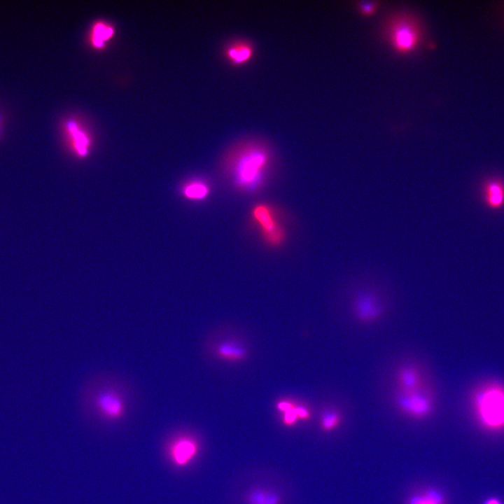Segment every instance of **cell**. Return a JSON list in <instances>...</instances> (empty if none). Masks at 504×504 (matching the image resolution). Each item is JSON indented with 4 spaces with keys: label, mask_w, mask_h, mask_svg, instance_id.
Masks as SVG:
<instances>
[{
    "label": "cell",
    "mask_w": 504,
    "mask_h": 504,
    "mask_svg": "<svg viewBox=\"0 0 504 504\" xmlns=\"http://www.w3.org/2000/svg\"><path fill=\"white\" fill-rule=\"evenodd\" d=\"M79 398L85 410L104 421L115 423L125 417L137 396L136 388L127 377L102 372L85 380Z\"/></svg>",
    "instance_id": "6da1fadb"
},
{
    "label": "cell",
    "mask_w": 504,
    "mask_h": 504,
    "mask_svg": "<svg viewBox=\"0 0 504 504\" xmlns=\"http://www.w3.org/2000/svg\"><path fill=\"white\" fill-rule=\"evenodd\" d=\"M270 156L262 147L247 146L235 154L228 162V172L237 189L252 192L263 185L269 167Z\"/></svg>",
    "instance_id": "7a4b0ae2"
},
{
    "label": "cell",
    "mask_w": 504,
    "mask_h": 504,
    "mask_svg": "<svg viewBox=\"0 0 504 504\" xmlns=\"http://www.w3.org/2000/svg\"><path fill=\"white\" fill-rule=\"evenodd\" d=\"M472 403L484 426L490 428L504 427V385L489 382L479 386L474 392Z\"/></svg>",
    "instance_id": "3957f363"
},
{
    "label": "cell",
    "mask_w": 504,
    "mask_h": 504,
    "mask_svg": "<svg viewBox=\"0 0 504 504\" xmlns=\"http://www.w3.org/2000/svg\"><path fill=\"white\" fill-rule=\"evenodd\" d=\"M251 214L260 226L265 241L271 246L281 245L285 239V231L274 210L269 205L260 203L253 206Z\"/></svg>",
    "instance_id": "277c9868"
},
{
    "label": "cell",
    "mask_w": 504,
    "mask_h": 504,
    "mask_svg": "<svg viewBox=\"0 0 504 504\" xmlns=\"http://www.w3.org/2000/svg\"><path fill=\"white\" fill-rule=\"evenodd\" d=\"M388 35L393 46L402 52L412 50L420 38L419 29L407 17L394 20L389 27Z\"/></svg>",
    "instance_id": "5b68a950"
},
{
    "label": "cell",
    "mask_w": 504,
    "mask_h": 504,
    "mask_svg": "<svg viewBox=\"0 0 504 504\" xmlns=\"http://www.w3.org/2000/svg\"><path fill=\"white\" fill-rule=\"evenodd\" d=\"M395 401L399 410L415 419L427 417L433 409L431 397L422 388L411 393L398 391L395 397Z\"/></svg>",
    "instance_id": "8992f818"
},
{
    "label": "cell",
    "mask_w": 504,
    "mask_h": 504,
    "mask_svg": "<svg viewBox=\"0 0 504 504\" xmlns=\"http://www.w3.org/2000/svg\"><path fill=\"white\" fill-rule=\"evenodd\" d=\"M353 312L358 321L370 323L382 316L384 307L379 295L374 290H364L354 297Z\"/></svg>",
    "instance_id": "52a82bcc"
},
{
    "label": "cell",
    "mask_w": 504,
    "mask_h": 504,
    "mask_svg": "<svg viewBox=\"0 0 504 504\" xmlns=\"http://www.w3.org/2000/svg\"><path fill=\"white\" fill-rule=\"evenodd\" d=\"M198 446L196 441L188 436H180L172 442L169 456L173 463L181 467L188 464L196 456Z\"/></svg>",
    "instance_id": "ba28073f"
},
{
    "label": "cell",
    "mask_w": 504,
    "mask_h": 504,
    "mask_svg": "<svg viewBox=\"0 0 504 504\" xmlns=\"http://www.w3.org/2000/svg\"><path fill=\"white\" fill-rule=\"evenodd\" d=\"M396 378L400 392L411 393L422 388L420 372L413 365L401 366L398 370Z\"/></svg>",
    "instance_id": "9c48e42d"
},
{
    "label": "cell",
    "mask_w": 504,
    "mask_h": 504,
    "mask_svg": "<svg viewBox=\"0 0 504 504\" xmlns=\"http://www.w3.org/2000/svg\"><path fill=\"white\" fill-rule=\"evenodd\" d=\"M483 199L486 206L491 209H499L504 206V182L493 178L488 179L482 188Z\"/></svg>",
    "instance_id": "30bf717a"
},
{
    "label": "cell",
    "mask_w": 504,
    "mask_h": 504,
    "mask_svg": "<svg viewBox=\"0 0 504 504\" xmlns=\"http://www.w3.org/2000/svg\"><path fill=\"white\" fill-rule=\"evenodd\" d=\"M215 353L220 359L227 361H241L246 357L247 351L241 344L232 341H224L215 349Z\"/></svg>",
    "instance_id": "8fae6325"
},
{
    "label": "cell",
    "mask_w": 504,
    "mask_h": 504,
    "mask_svg": "<svg viewBox=\"0 0 504 504\" xmlns=\"http://www.w3.org/2000/svg\"><path fill=\"white\" fill-rule=\"evenodd\" d=\"M281 500L279 493L262 488L253 489L246 496L247 504H281Z\"/></svg>",
    "instance_id": "7c38bea8"
},
{
    "label": "cell",
    "mask_w": 504,
    "mask_h": 504,
    "mask_svg": "<svg viewBox=\"0 0 504 504\" xmlns=\"http://www.w3.org/2000/svg\"><path fill=\"white\" fill-rule=\"evenodd\" d=\"M252 54L251 46L244 43L231 45L226 50V56L234 64L247 62L251 57Z\"/></svg>",
    "instance_id": "4fadbf2b"
},
{
    "label": "cell",
    "mask_w": 504,
    "mask_h": 504,
    "mask_svg": "<svg viewBox=\"0 0 504 504\" xmlns=\"http://www.w3.org/2000/svg\"><path fill=\"white\" fill-rule=\"evenodd\" d=\"M442 493L437 489H430L423 493L412 496L407 504H444Z\"/></svg>",
    "instance_id": "5bb4252c"
},
{
    "label": "cell",
    "mask_w": 504,
    "mask_h": 504,
    "mask_svg": "<svg viewBox=\"0 0 504 504\" xmlns=\"http://www.w3.org/2000/svg\"><path fill=\"white\" fill-rule=\"evenodd\" d=\"M296 407L297 405L286 400L277 402L276 408L284 413L282 421L286 426H293L299 421Z\"/></svg>",
    "instance_id": "9a60e30c"
},
{
    "label": "cell",
    "mask_w": 504,
    "mask_h": 504,
    "mask_svg": "<svg viewBox=\"0 0 504 504\" xmlns=\"http://www.w3.org/2000/svg\"><path fill=\"white\" fill-rule=\"evenodd\" d=\"M209 186L200 181L191 182L183 189L184 195L193 200L204 199L209 195Z\"/></svg>",
    "instance_id": "2e32d148"
},
{
    "label": "cell",
    "mask_w": 504,
    "mask_h": 504,
    "mask_svg": "<svg viewBox=\"0 0 504 504\" xmlns=\"http://www.w3.org/2000/svg\"><path fill=\"white\" fill-rule=\"evenodd\" d=\"M340 422L341 415L334 409H327L321 414L320 425L323 431L328 432L334 430Z\"/></svg>",
    "instance_id": "e0dca14e"
},
{
    "label": "cell",
    "mask_w": 504,
    "mask_h": 504,
    "mask_svg": "<svg viewBox=\"0 0 504 504\" xmlns=\"http://www.w3.org/2000/svg\"><path fill=\"white\" fill-rule=\"evenodd\" d=\"M68 128L71 134L74 135L76 140V146L81 155L85 153V145L88 144V141L83 133H81L74 122H69L67 124Z\"/></svg>",
    "instance_id": "ac0fdd59"
},
{
    "label": "cell",
    "mask_w": 504,
    "mask_h": 504,
    "mask_svg": "<svg viewBox=\"0 0 504 504\" xmlns=\"http://www.w3.org/2000/svg\"><path fill=\"white\" fill-rule=\"evenodd\" d=\"M113 34L111 28H107L103 24H97L94 31V44L97 47L103 45V41L108 38Z\"/></svg>",
    "instance_id": "d6986e66"
},
{
    "label": "cell",
    "mask_w": 504,
    "mask_h": 504,
    "mask_svg": "<svg viewBox=\"0 0 504 504\" xmlns=\"http://www.w3.org/2000/svg\"><path fill=\"white\" fill-rule=\"evenodd\" d=\"M360 11L364 14H370L375 9V5L372 3H363L360 6Z\"/></svg>",
    "instance_id": "ffe728a7"
},
{
    "label": "cell",
    "mask_w": 504,
    "mask_h": 504,
    "mask_svg": "<svg viewBox=\"0 0 504 504\" xmlns=\"http://www.w3.org/2000/svg\"><path fill=\"white\" fill-rule=\"evenodd\" d=\"M485 504H501V503L496 499H489L485 503Z\"/></svg>",
    "instance_id": "44dd1931"
}]
</instances>
